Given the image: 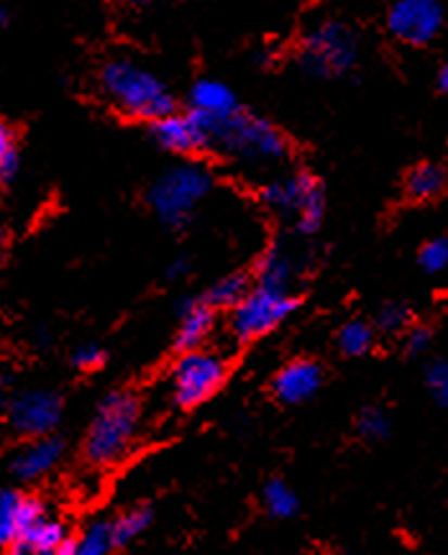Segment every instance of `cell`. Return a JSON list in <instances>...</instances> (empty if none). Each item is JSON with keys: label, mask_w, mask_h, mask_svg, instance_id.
<instances>
[{"label": "cell", "mask_w": 448, "mask_h": 555, "mask_svg": "<svg viewBox=\"0 0 448 555\" xmlns=\"http://www.w3.org/2000/svg\"><path fill=\"white\" fill-rule=\"evenodd\" d=\"M56 555H75V543L64 545V547H62V551H60V553H56Z\"/></svg>", "instance_id": "cell-35"}, {"label": "cell", "mask_w": 448, "mask_h": 555, "mask_svg": "<svg viewBox=\"0 0 448 555\" xmlns=\"http://www.w3.org/2000/svg\"><path fill=\"white\" fill-rule=\"evenodd\" d=\"M188 272H190V261L184 259V256H177V259L169 261V267H167L169 280H180V276H184Z\"/></svg>", "instance_id": "cell-32"}, {"label": "cell", "mask_w": 448, "mask_h": 555, "mask_svg": "<svg viewBox=\"0 0 448 555\" xmlns=\"http://www.w3.org/2000/svg\"><path fill=\"white\" fill-rule=\"evenodd\" d=\"M359 436L367 440H382L389 436V417L387 412L380 408H367L361 410V415L357 420Z\"/></svg>", "instance_id": "cell-27"}, {"label": "cell", "mask_w": 448, "mask_h": 555, "mask_svg": "<svg viewBox=\"0 0 448 555\" xmlns=\"http://www.w3.org/2000/svg\"><path fill=\"white\" fill-rule=\"evenodd\" d=\"M210 188V175L201 165H180L162 175L149 188L146 201L162 223L169 228H184L197 205L208 197Z\"/></svg>", "instance_id": "cell-4"}, {"label": "cell", "mask_w": 448, "mask_h": 555, "mask_svg": "<svg viewBox=\"0 0 448 555\" xmlns=\"http://www.w3.org/2000/svg\"><path fill=\"white\" fill-rule=\"evenodd\" d=\"M418 261L428 274H438L448 267V238H433L421 248Z\"/></svg>", "instance_id": "cell-28"}, {"label": "cell", "mask_w": 448, "mask_h": 555, "mask_svg": "<svg viewBox=\"0 0 448 555\" xmlns=\"http://www.w3.org/2000/svg\"><path fill=\"white\" fill-rule=\"evenodd\" d=\"M152 137L162 149L175 154H197L210 149L208 128L192 111L184 113V116L172 113V116L156 120V124H152Z\"/></svg>", "instance_id": "cell-11"}, {"label": "cell", "mask_w": 448, "mask_h": 555, "mask_svg": "<svg viewBox=\"0 0 448 555\" xmlns=\"http://www.w3.org/2000/svg\"><path fill=\"white\" fill-rule=\"evenodd\" d=\"M149 522H152V509L149 507H133V509L124 512V515L111 522L113 545L116 547L128 545L133 538H139L141 532L149 528Z\"/></svg>", "instance_id": "cell-21"}, {"label": "cell", "mask_w": 448, "mask_h": 555, "mask_svg": "<svg viewBox=\"0 0 448 555\" xmlns=\"http://www.w3.org/2000/svg\"><path fill=\"white\" fill-rule=\"evenodd\" d=\"M425 382H428V391L433 400H436L440 408H448V361H433L428 366V374H425Z\"/></svg>", "instance_id": "cell-29"}, {"label": "cell", "mask_w": 448, "mask_h": 555, "mask_svg": "<svg viewBox=\"0 0 448 555\" xmlns=\"http://www.w3.org/2000/svg\"><path fill=\"white\" fill-rule=\"evenodd\" d=\"M141 420V404L131 391H111L98 404L92 417L88 438H85V455L95 466H113L124 461L137 440Z\"/></svg>", "instance_id": "cell-2"}, {"label": "cell", "mask_w": 448, "mask_h": 555, "mask_svg": "<svg viewBox=\"0 0 448 555\" xmlns=\"http://www.w3.org/2000/svg\"><path fill=\"white\" fill-rule=\"evenodd\" d=\"M113 547L111 522H92L75 543V555H108Z\"/></svg>", "instance_id": "cell-24"}, {"label": "cell", "mask_w": 448, "mask_h": 555, "mask_svg": "<svg viewBox=\"0 0 448 555\" xmlns=\"http://www.w3.org/2000/svg\"><path fill=\"white\" fill-rule=\"evenodd\" d=\"M405 346H408L410 356H421L431 348V331L428 328H412L408 333V340H405Z\"/></svg>", "instance_id": "cell-31"}, {"label": "cell", "mask_w": 448, "mask_h": 555, "mask_svg": "<svg viewBox=\"0 0 448 555\" xmlns=\"http://www.w3.org/2000/svg\"><path fill=\"white\" fill-rule=\"evenodd\" d=\"M248 292H252V287H248V280L244 274H229L213 284L208 295H205V300H208L213 308L236 310L239 305L248 297Z\"/></svg>", "instance_id": "cell-19"}, {"label": "cell", "mask_w": 448, "mask_h": 555, "mask_svg": "<svg viewBox=\"0 0 448 555\" xmlns=\"http://www.w3.org/2000/svg\"><path fill=\"white\" fill-rule=\"evenodd\" d=\"M265 507L272 517H293L297 512V494L282 479H272L265 487Z\"/></svg>", "instance_id": "cell-23"}, {"label": "cell", "mask_w": 448, "mask_h": 555, "mask_svg": "<svg viewBox=\"0 0 448 555\" xmlns=\"http://www.w3.org/2000/svg\"><path fill=\"white\" fill-rule=\"evenodd\" d=\"M438 88L448 92V62L440 67V73H438Z\"/></svg>", "instance_id": "cell-33"}, {"label": "cell", "mask_w": 448, "mask_h": 555, "mask_svg": "<svg viewBox=\"0 0 448 555\" xmlns=\"http://www.w3.org/2000/svg\"><path fill=\"white\" fill-rule=\"evenodd\" d=\"M21 165V149L16 131L9 124L0 126V180L11 182L18 172Z\"/></svg>", "instance_id": "cell-25"}, {"label": "cell", "mask_w": 448, "mask_h": 555, "mask_svg": "<svg viewBox=\"0 0 448 555\" xmlns=\"http://www.w3.org/2000/svg\"><path fill=\"white\" fill-rule=\"evenodd\" d=\"M190 108L205 120H223L241 111L231 88L218 80L195 82V88L190 90Z\"/></svg>", "instance_id": "cell-15"}, {"label": "cell", "mask_w": 448, "mask_h": 555, "mask_svg": "<svg viewBox=\"0 0 448 555\" xmlns=\"http://www.w3.org/2000/svg\"><path fill=\"white\" fill-rule=\"evenodd\" d=\"M62 420V397L49 389H26L9 400V423L18 436L49 438Z\"/></svg>", "instance_id": "cell-9"}, {"label": "cell", "mask_w": 448, "mask_h": 555, "mask_svg": "<svg viewBox=\"0 0 448 555\" xmlns=\"http://www.w3.org/2000/svg\"><path fill=\"white\" fill-rule=\"evenodd\" d=\"M64 545H69L64 525L60 519L44 517L24 535H18L16 543L9 545V555H56Z\"/></svg>", "instance_id": "cell-16"}, {"label": "cell", "mask_w": 448, "mask_h": 555, "mask_svg": "<svg viewBox=\"0 0 448 555\" xmlns=\"http://www.w3.org/2000/svg\"><path fill=\"white\" fill-rule=\"evenodd\" d=\"M387 28L410 47H425L444 28V9L436 0H397L387 13Z\"/></svg>", "instance_id": "cell-10"}, {"label": "cell", "mask_w": 448, "mask_h": 555, "mask_svg": "<svg viewBox=\"0 0 448 555\" xmlns=\"http://www.w3.org/2000/svg\"><path fill=\"white\" fill-rule=\"evenodd\" d=\"M297 308V297L290 292H272L265 287H256L248 292V297L231 312V333L241 344L261 338L282 320L293 315Z\"/></svg>", "instance_id": "cell-7"}, {"label": "cell", "mask_w": 448, "mask_h": 555, "mask_svg": "<svg viewBox=\"0 0 448 555\" xmlns=\"http://www.w3.org/2000/svg\"><path fill=\"white\" fill-rule=\"evenodd\" d=\"M320 382H323V372H320L316 361L300 359L284 366L282 372L274 376L272 387L277 400H282L284 404H300L316 395Z\"/></svg>", "instance_id": "cell-12"}, {"label": "cell", "mask_w": 448, "mask_h": 555, "mask_svg": "<svg viewBox=\"0 0 448 555\" xmlns=\"http://www.w3.org/2000/svg\"><path fill=\"white\" fill-rule=\"evenodd\" d=\"M64 455V443L60 438H39L31 440V443L21 448L13 459L11 472L13 476H18L21 481H34L39 476H44L52 472V468L60 464V459Z\"/></svg>", "instance_id": "cell-14"}, {"label": "cell", "mask_w": 448, "mask_h": 555, "mask_svg": "<svg viewBox=\"0 0 448 555\" xmlns=\"http://www.w3.org/2000/svg\"><path fill=\"white\" fill-rule=\"evenodd\" d=\"M446 188V172L438 165H418L405 180V192L412 197V201H431L444 192Z\"/></svg>", "instance_id": "cell-18"}, {"label": "cell", "mask_w": 448, "mask_h": 555, "mask_svg": "<svg viewBox=\"0 0 448 555\" xmlns=\"http://www.w3.org/2000/svg\"><path fill=\"white\" fill-rule=\"evenodd\" d=\"M201 120L208 128L210 146H220V152L248 162V165L280 162L287 156V141H284L282 133L269 120L254 116V113L239 111L223 120Z\"/></svg>", "instance_id": "cell-3"}, {"label": "cell", "mask_w": 448, "mask_h": 555, "mask_svg": "<svg viewBox=\"0 0 448 555\" xmlns=\"http://www.w3.org/2000/svg\"><path fill=\"white\" fill-rule=\"evenodd\" d=\"M103 92L126 116L156 120L172 116L175 98L159 77L131 60H111L101 73Z\"/></svg>", "instance_id": "cell-1"}, {"label": "cell", "mask_w": 448, "mask_h": 555, "mask_svg": "<svg viewBox=\"0 0 448 555\" xmlns=\"http://www.w3.org/2000/svg\"><path fill=\"white\" fill-rule=\"evenodd\" d=\"M290 282H293V264H290V259L280 248L272 246L256 264V287L290 292Z\"/></svg>", "instance_id": "cell-17"}, {"label": "cell", "mask_w": 448, "mask_h": 555, "mask_svg": "<svg viewBox=\"0 0 448 555\" xmlns=\"http://www.w3.org/2000/svg\"><path fill=\"white\" fill-rule=\"evenodd\" d=\"M73 364L82 372H95L105 364V351L98 344H85L73 353Z\"/></svg>", "instance_id": "cell-30"}, {"label": "cell", "mask_w": 448, "mask_h": 555, "mask_svg": "<svg viewBox=\"0 0 448 555\" xmlns=\"http://www.w3.org/2000/svg\"><path fill=\"white\" fill-rule=\"evenodd\" d=\"M21 504H24V496L11 489H5L0 496V540L3 545H13L21 535Z\"/></svg>", "instance_id": "cell-22"}, {"label": "cell", "mask_w": 448, "mask_h": 555, "mask_svg": "<svg viewBox=\"0 0 448 555\" xmlns=\"http://www.w3.org/2000/svg\"><path fill=\"white\" fill-rule=\"evenodd\" d=\"M359 41L344 24H320L305 34L300 64L312 77H341L357 64Z\"/></svg>", "instance_id": "cell-5"}, {"label": "cell", "mask_w": 448, "mask_h": 555, "mask_svg": "<svg viewBox=\"0 0 448 555\" xmlns=\"http://www.w3.org/2000/svg\"><path fill=\"white\" fill-rule=\"evenodd\" d=\"M374 346V328L364 320H348L344 328L338 331V348L344 356L359 359L367 356Z\"/></svg>", "instance_id": "cell-20"}, {"label": "cell", "mask_w": 448, "mask_h": 555, "mask_svg": "<svg viewBox=\"0 0 448 555\" xmlns=\"http://www.w3.org/2000/svg\"><path fill=\"white\" fill-rule=\"evenodd\" d=\"M261 201H265L272 210L280 212V216L293 218L297 231L308 233V236L316 233L320 223H323V190H320L316 177L308 172L269 182L267 188L261 190Z\"/></svg>", "instance_id": "cell-6"}, {"label": "cell", "mask_w": 448, "mask_h": 555, "mask_svg": "<svg viewBox=\"0 0 448 555\" xmlns=\"http://www.w3.org/2000/svg\"><path fill=\"white\" fill-rule=\"evenodd\" d=\"M9 21H11V11H9V9H3V11H0V24L9 26Z\"/></svg>", "instance_id": "cell-34"}, {"label": "cell", "mask_w": 448, "mask_h": 555, "mask_svg": "<svg viewBox=\"0 0 448 555\" xmlns=\"http://www.w3.org/2000/svg\"><path fill=\"white\" fill-rule=\"evenodd\" d=\"M376 328L382 333H402L410 328L412 310L405 302H384L380 312H376Z\"/></svg>", "instance_id": "cell-26"}, {"label": "cell", "mask_w": 448, "mask_h": 555, "mask_svg": "<svg viewBox=\"0 0 448 555\" xmlns=\"http://www.w3.org/2000/svg\"><path fill=\"white\" fill-rule=\"evenodd\" d=\"M226 382V361L210 351L182 353L172 369V395L180 408H197Z\"/></svg>", "instance_id": "cell-8"}, {"label": "cell", "mask_w": 448, "mask_h": 555, "mask_svg": "<svg viewBox=\"0 0 448 555\" xmlns=\"http://www.w3.org/2000/svg\"><path fill=\"white\" fill-rule=\"evenodd\" d=\"M216 323V308L205 297H184L180 302V331H177L175 346L182 353L197 351Z\"/></svg>", "instance_id": "cell-13"}]
</instances>
